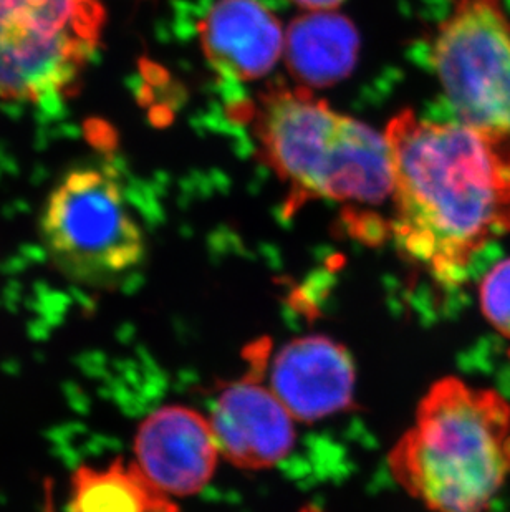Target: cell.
Instances as JSON below:
<instances>
[{
	"mask_svg": "<svg viewBox=\"0 0 510 512\" xmlns=\"http://www.w3.org/2000/svg\"><path fill=\"white\" fill-rule=\"evenodd\" d=\"M201 40L217 75L236 82L267 75L284 49L279 22L259 0H217L201 22Z\"/></svg>",
	"mask_w": 510,
	"mask_h": 512,
	"instance_id": "30bf717a",
	"label": "cell"
},
{
	"mask_svg": "<svg viewBox=\"0 0 510 512\" xmlns=\"http://www.w3.org/2000/svg\"><path fill=\"white\" fill-rule=\"evenodd\" d=\"M136 466L168 496L203 491L221 455L211 421L186 406H164L146 416L135 438Z\"/></svg>",
	"mask_w": 510,
	"mask_h": 512,
	"instance_id": "ba28073f",
	"label": "cell"
},
{
	"mask_svg": "<svg viewBox=\"0 0 510 512\" xmlns=\"http://www.w3.org/2000/svg\"><path fill=\"white\" fill-rule=\"evenodd\" d=\"M355 380L352 355L342 343L325 335H308L277 353L270 388L295 420L312 423L348 410Z\"/></svg>",
	"mask_w": 510,
	"mask_h": 512,
	"instance_id": "9c48e42d",
	"label": "cell"
},
{
	"mask_svg": "<svg viewBox=\"0 0 510 512\" xmlns=\"http://www.w3.org/2000/svg\"><path fill=\"white\" fill-rule=\"evenodd\" d=\"M70 512H178L135 464L80 466L70 481Z\"/></svg>",
	"mask_w": 510,
	"mask_h": 512,
	"instance_id": "7c38bea8",
	"label": "cell"
},
{
	"mask_svg": "<svg viewBox=\"0 0 510 512\" xmlns=\"http://www.w3.org/2000/svg\"><path fill=\"white\" fill-rule=\"evenodd\" d=\"M481 310L492 327L510 339V259L487 272L479 289Z\"/></svg>",
	"mask_w": 510,
	"mask_h": 512,
	"instance_id": "4fadbf2b",
	"label": "cell"
},
{
	"mask_svg": "<svg viewBox=\"0 0 510 512\" xmlns=\"http://www.w3.org/2000/svg\"><path fill=\"white\" fill-rule=\"evenodd\" d=\"M300 512H323L318 508H313V506H307V508L302 509Z\"/></svg>",
	"mask_w": 510,
	"mask_h": 512,
	"instance_id": "9a60e30c",
	"label": "cell"
},
{
	"mask_svg": "<svg viewBox=\"0 0 510 512\" xmlns=\"http://www.w3.org/2000/svg\"><path fill=\"white\" fill-rule=\"evenodd\" d=\"M255 133L265 160L292 186L295 199L380 204L393 193L386 136L312 93L279 88L264 95Z\"/></svg>",
	"mask_w": 510,
	"mask_h": 512,
	"instance_id": "3957f363",
	"label": "cell"
},
{
	"mask_svg": "<svg viewBox=\"0 0 510 512\" xmlns=\"http://www.w3.org/2000/svg\"><path fill=\"white\" fill-rule=\"evenodd\" d=\"M360 39L355 25L340 14L315 12L290 25L285 55L290 72L308 87H330L357 65Z\"/></svg>",
	"mask_w": 510,
	"mask_h": 512,
	"instance_id": "8fae6325",
	"label": "cell"
},
{
	"mask_svg": "<svg viewBox=\"0 0 510 512\" xmlns=\"http://www.w3.org/2000/svg\"><path fill=\"white\" fill-rule=\"evenodd\" d=\"M103 22L97 0H0V100L62 97L95 54Z\"/></svg>",
	"mask_w": 510,
	"mask_h": 512,
	"instance_id": "5b68a950",
	"label": "cell"
},
{
	"mask_svg": "<svg viewBox=\"0 0 510 512\" xmlns=\"http://www.w3.org/2000/svg\"><path fill=\"white\" fill-rule=\"evenodd\" d=\"M391 476L431 512H487L510 473V406L443 378L388 456Z\"/></svg>",
	"mask_w": 510,
	"mask_h": 512,
	"instance_id": "7a4b0ae2",
	"label": "cell"
},
{
	"mask_svg": "<svg viewBox=\"0 0 510 512\" xmlns=\"http://www.w3.org/2000/svg\"><path fill=\"white\" fill-rule=\"evenodd\" d=\"M385 136L396 246L434 281L461 285L474 257L510 231V156L461 121L413 112L395 116Z\"/></svg>",
	"mask_w": 510,
	"mask_h": 512,
	"instance_id": "6da1fadb",
	"label": "cell"
},
{
	"mask_svg": "<svg viewBox=\"0 0 510 512\" xmlns=\"http://www.w3.org/2000/svg\"><path fill=\"white\" fill-rule=\"evenodd\" d=\"M40 228L50 262L75 284L111 287L145 256V237L120 184L97 168L72 171L57 184Z\"/></svg>",
	"mask_w": 510,
	"mask_h": 512,
	"instance_id": "277c9868",
	"label": "cell"
},
{
	"mask_svg": "<svg viewBox=\"0 0 510 512\" xmlns=\"http://www.w3.org/2000/svg\"><path fill=\"white\" fill-rule=\"evenodd\" d=\"M265 357L267 350L255 345L251 375L219 395L209 418L221 456L237 468H272L294 448V416L260 383Z\"/></svg>",
	"mask_w": 510,
	"mask_h": 512,
	"instance_id": "52a82bcc",
	"label": "cell"
},
{
	"mask_svg": "<svg viewBox=\"0 0 510 512\" xmlns=\"http://www.w3.org/2000/svg\"><path fill=\"white\" fill-rule=\"evenodd\" d=\"M294 2L302 9L320 12V10L337 9L338 5H342L345 0H294Z\"/></svg>",
	"mask_w": 510,
	"mask_h": 512,
	"instance_id": "5bb4252c",
	"label": "cell"
},
{
	"mask_svg": "<svg viewBox=\"0 0 510 512\" xmlns=\"http://www.w3.org/2000/svg\"><path fill=\"white\" fill-rule=\"evenodd\" d=\"M431 62L458 121L510 156V20L502 0H456Z\"/></svg>",
	"mask_w": 510,
	"mask_h": 512,
	"instance_id": "8992f818",
	"label": "cell"
}]
</instances>
